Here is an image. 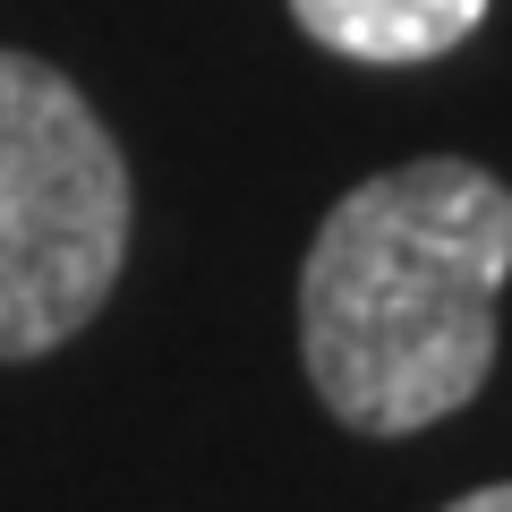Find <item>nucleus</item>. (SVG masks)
Wrapping results in <instances>:
<instances>
[{
	"instance_id": "1",
	"label": "nucleus",
	"mask_w": 512,
	"mask_h": 512,
	"mask_svg": "<svg viewBox=\"0 0 512 512\" xmlns=\"http://www.w3.org/2000/svg\"><path fill=\"white\" fill-rule=\"evenodd\" d=\"M512 282V188L487 163L419 154L359 180L299 265V359L350 436H419L495 376Z\"/></svg>"
},
{
	"instance_id": "2",
	"label": "nucleus",
	"mask_w": 512,
	"mask_h": 512,
	"mask_svg": "<svg viewBox=\"0 0 512 512\" xmlns=\"http://www.w3.org/2000/svg\"><path fill=\"white\" fill-rule=\"evenodd\" d=\"M128 154L35 52H0V367L77 342L128 265Z\"/></svg>"
},
{
	"instance_id": "4",
	"label": "nucleus",
	"mask_w": 512,
	"mask_h": 512,
	"mask_svg": "<svg viewBox=\"0 0 512 512\" xmlns=\"http://www.w3.org/2000/svg\"><path fill=\"white\" fill-rule=\"evenodd\" d=\"M444 512H512V478H495V487H470L461 504H444Z\"/></svg>"
},
{
	"instance_id": "3",
	"label": "nucleus",
	"mask_w": 512,
	"mask_h": 512,
	"mask_svg": "<svg viewBox=\"0 0 512 512\" xmlns=\"http://www.w3.org/2000/svg\"><path fill=\"white\" fill-rule=\"evenodd\" d=\"M291 18L308 43L367 69H419L444 60L487 26V0H291Z\"/></svg>"
}]
</instances>
